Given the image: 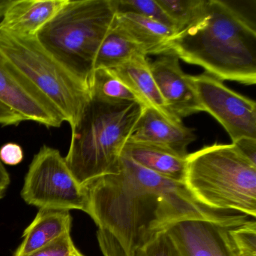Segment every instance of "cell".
<instances>
[{
  "label": "cell",
  "mask_w": 256,
  "mask_h": 256,
  "mask_svg": "<svg viewBox=\"0 0 256 256\" xmlns=\"http://www.w3.org/2000/svg\"><path fill=\"white\" fill-rule=\"evenodd\" d=\"M114 2L118 14H138L160 22L175 30L173 24L157 0H114Z\"/></svg>",
  "instance_id": "21"
},
{
  "label": "cell",
  "mask_w": 256,
  "mask_h": 256,
  "mask_svg": "<svg viewBox=\"0 0 256 256\" xmlns=\"http://www.w3.org/2000/svg\"><path fill=\"white\" fill-rule=\"evenodd\" d=\"M71 256H84L78 248H76V251L73 252Z\"/></svg>",
  "instance_id": "30"
},
{
  "label": "cell",
  "mask_w": 256,
  "mask_h": 256,
  "mask_svg": "<svg viewBox=\"0 0 256 256\" xmlns=\"http://www.w3.org/2000/svg\"><path fill=\"white\" fill-rule=\"evenodd\" d=\"M114 24L138 44L148 56L164 54L168 43L176 35V31L169 26L132 13H116Z\"/></svg>",
  "instance_id": "17"
},
{
  "label": "cell",
  "mask_w": 256,
  "mask_h": 256,
  "mask_svg": "<svg viewBox=\"0 0 256 256\" xmlns=\"http://www.w3.org/2000/svg\"><path fill=\"white\" fill-rule=\"evenodd\" d=\"M148 58L144 55L136 56L126 64L109 70L130 88L144 106L174 118L169 113L160 94Z\"/></svg>",
  "instance_id": "14"
},
{
  "label": "cell",
  "mask_w": 256,
  "mask_h": 256,
  "mask_svg": "<svg viewBox=\"0 0 256 256\" xmlns=\"http://www.w3.org/2000/svg\"><path fill=\"white\" fill-rule=\"evenodd\" d=\"M24 158V152L22 146L16 143H7L0 149V161L10 166L20 164Z\"/></svg>",
  "instance_id": "25"
},
{
  "label": "cell",
  "mask_w": 256,
  "mask_h": 256,
  "mask_svg": "<svg viewBox=\"0 0 256 256\" xmlns=\"http://www.w3.org/2000/svg\"><path fill=\"white\" fill-rule=\"evenodd\" d=\"M116 16L114 0H68L36 38L90 90L97 54Z\"/></svg>",
  "instance_id": "4"
},
{
  "label": "cell",
  "mask_w": 256,
  "mask_h": 256,
  "mask_svg": "<svg viewBox=\"0 0 256 256\" xmlns=\"http://www.w3.org/2000/svg\"><path fill=\"white\" fill-rule=\"evenodd\" d=\"M11 184V176L5 166L0 161V200H2Z\"/></svg>",
  "instance_id": "28"
},
{
  "label": "cell",
  "mask_w": 256,
  "mask_h": 256,
  "mask_svg": "<svg viewBox=\"0 0 256 256\" xmlns=\"http://www.w3.org/2000/svg\"><path fill=\"white\" fill-rule=\"evenodd\" d=\"M97 239L104 256H131L120 241L108 230L98 229Z\"/></svg>",
  "instance_id": "24"
},
{
  "label": "cell",
  "mask_w": 256,
  "mask_h": 256,
  "mask_svg": "<svg viewBox=\"0 0 256 256\" xmlns=\"http://www.w3.org/2000/svg\"><path fill=\"white\" fill-rule=\"evenodd\" d=\"M234 144L236 145L241 152L250 161L256 164V140L244 139Z\"/></svg>",
  "instance_id": "27"
},
{
  "label": "cell",
  "mask_w": 256,
  "mask_h": 256,
  "mask_svg": "<svg viewBox=\"0 0 256 256\" xmlns=\"http://www.w3.org/2000/svg\"><path fill=\"white\" fill-rule=\"evenodd\" d=\"M203 112L215 118L234 144L244 139L256 140V104L229 89L222 80L204 72L190 76Z\"/></svg>",
  "instance_id": "8"
},
{
  "label": "cell",
  "mask_w": 256,
  "mask_h": 256,
  "mask_svg": "<svg viewBox=\"0 0 256 256\" xmlns=\"http://www.w3.org/2000/svg\"><path fill=\"white\" fill-rule=\"evenodd\" d=\"M122 155L166 179L185 184L187 157L182 158L158 146L130 140L126 144Z\"/></svg>",
  "instance_id": "15"
},
{
  "label": "cell",
  "mask_w": 256,
  "mask_h": 256,
  "mask_svg": "<svg viewBox=\"0 0 256 256\" xmlns=\"http://www.w3.org/2000/svg\"><path fill=\"white\" fill-rule=\"evenodd\" d=\"M0 19H1V18H0Z\"/></svg>",
  "instance_id": "31"
},
{
  "label": "cell",
  "mask_w": 256,
  "mask_h": 256,
  "mask_svg": "<svg viewBox=\"0 0 256 256\" xmlns=\"http://www.w3.org/2000/svg\"><path fill=\"white\" fill-rule=\"evenodd\" d=\"M196 139L194 130L185 126L181 120L146 107L130 140L158 146L186 158L187 148Z\"/></svg>",
  "instance_id": "12"
},
{
  "label": "cell",
  "mask_w": 256,
  "mask_h": 256,
  "mask_svg": "<svg viewBox=\"0 0 256 256\" xmlns=\"http://www.w3.org/2000/svg\"><path fill=\"white\" fill-rule=\"evenodd\" d=\"M22 197L28 204L40 210H76L88 214L86 186L76 180L60 152L46 145L30 166Z\"/></svg>",
  "instance_id": "7"
},
{
  "label": "cell",
  "mask_w": 256,
  "mask_h": 256,
  "mask_svg": "<svg viewBox=\"0 0 256 256\" xmlns=\"http://www.w3.org/2000/svg\"><path fill=\"white\" fill-rule=\"evenodd\" d=\"M146 106L113 104L90 96L72 126L66 162L80 185L115 173L126 144Z\"/></svg>",
  "instance_id": "3"
},
{
  "label": "cell",
  "mask_w": 256,
  "mask_h": 256,
  "mask_svg": "<svg viewBox=\"0 0 256 256\" xmlns=\"http://www.w3.org/2000/svg\"><path fill=\"white\" fill-rule=\"evenodd\" d=\"M0 103L25 121L60 128L64 118L52 102L0 54Z\"/></svg>",
  "instance_id": "9"
},
{
  "label": "cell",
  "mask_w": 256,
  "mask_h": 256,
  "mask_svg": "<svg viewBox=\"0 0 256 256\" xmlns=\"http://www.w3.org/2000/svg\"><path fill=\"white\" fill-rule=\"evenodd\" d=\"M88 214L100 229L132 252L176 222L188 218L230 221L246 216L204 206L185 184L166 179L121 156L115 173L85 186Z\"/></svg>",
  "instance_id": "1"
},
{
  "label": "cell",
  "mask_w": 256,
  "mask_h": 256,
  "mask_svg": "<svg viewBox=\"0 0 256 256\" xmlns=\"http://www.w3.org/2000/svg\"><path fill=\"white\" fill-rule=\"evenodd\" d=\"M186 161L185 185L200 203L256 218V164L236 145L206 146Z\"/></svg>",
  "instance_id": "5"
},
{
  "label": "cell",
  "mask_w": 256,
  "mask_h": 256,
  "mask_svg": "<svg viewBox=\"0 0 256 256\" xmlns=\"http://www.w3.org/2000/svg\"><path fill=\"white\" fill-rule=\"evenodd\" d=\"M68 0H12L0 30L20 37L36 36Z\"/></svg>",
  "instance_id": "13"
},
{
  "label": "cell",
  "mask_w": 256,
  "mask_h": 256,
  "mask_svg": "<svg viewBox=\"0 0 256 256\" xmlns=\"http://www.w3.org/2000/svg\"><path fill=\"white\" fill-rule=\"evenodd\" d=\"M72 217L68 211L40 210L34 222L24 232V240L14 256H28L71 233Z\"/></svg>",
  "instance_id": "16"
},
{
  "label": "cell",
  "mask_w": 256,
  "mask_h": 256,
  "mask_svg": "<svg viewBox=\"0 0 256 256\" xmlns=\"http://www.w3.org/2000/svg\"><path fill=\"white\" fill-rule=\"evenodd\" d=\"M131 256H181L176 244L166 230L160 232L148 244L131 253Z\"/></svg>",
  "instance_id": "22"
},
{
  "label": "cell",
  "mask_w": 256,
  "mask_h": 256,
  "mask_svg": "<svg viewBox=\"0 0 256 256\" xmlns=\"http://www.w3.org/2000/svg\"><path fill=\"white\" fill-rule=\"evenodd\" d=\"M76 248L71 233H67L28 256H71Z\"/></svg>",
  "instance_id": "23"
},
{
  "label": "cell",
  "mask_w": 256,
  "mask_h": 256,
  "mask_svg": "<svg viewBox=\"0 0 256 256\" xmlns=\"http://www.w3.org/2000/svg\"><path fill=\"white\" fill-rule=\"evenodd\" d=\"M0 54L38 88L73 126L90 97L88 86L40 44L36 36L0 30Z\"/></svg>",
  "instance_id": "6"
},
{
  "label": "cell",
  "mask_w": 256,
  "mask_h": 256,
  "mask_svg": "<svg viewBox=\"0 0 256 256\" xmlns=\"http://www.w3.org/2000/svg\"><path fill=\"white\" fill-rule=\"evenodd\" d=\"M25 121L22 116L0 103V125L4 126H18Z\"/></svg>",
  "instance_id": "26"
},
{
  "label": "cell",
  "mask_w": 256,
  "mask_h": 256,
  "mask_svg": "<svg viewBox=\"0 0 256 256\" xmlns=\"http://www.w3.org/2000/svg\"><path fill=\"white\" fill-rule=\"evenodd\" d=\"M12 2V0H0V18H2L4 12Z\"/></svg>",
  "instance_id": "29"
},
{
  "label": "cell",
  "mask_w": 256,
  "mask_h": 256,
  "mask_svg": "<svg viewBox=\"0 0 256 256\" xmlns=\"http://www.w3.org/2000/svg\"><path fill=\"white\" fill-rule=\"evenodd\" d=\"M90 92L98 100L113 104L142 103L122 80L110 70L104 68L94 71Z\"/></svg>",
  "instance_id": "19"
},
{
  "label": "cell",
  "mask_w": 256,
  "mask_h": 256,
  "mask_svg": "<svg viewBox=\"0 0 256 256\" xmlns=\"http://www.w3.org/2000/svg\"><path fill=\"white\" fill-rule=\"evenodd\" d=\"M230 221L188 218L170 224L166 232L181 256H240L230 232Z\"/></svg>",
  "instance_id": "10"
},
{
  "label": "cell",
  "mask_w": 256,
  "mask_h": 256,
  "mask_svg": "<svg viewBox=\"0 0 256 256\" xmlns=\"http://www.w3.org/2000/svg\"><path fill=\"white\" fill-rule=\"evenodd\" d=\"M172 53L224 82L256 84V32L234 7L206 0L198 16L168 43Z\"/></svg>",
  "instance_id": "2"
},
{
  "label": "cell",
  "mask_w": 256,
  "mask_h": 256,
  "mask_svg": "<svg viewBox=\"0 0 256 256\" xmlns=\"http://www.w3.org/2000/svg\"><path fill=\"white\" fill-rule=\"evenodd\" d=\"M206 0H157L170 22L176 34L185 29L198 16Z\"/></svg>",
  "instance_id": "20"
},
{
  "label": "cell",
  "mask_w": 256,
  "mask_h": 256,
  "mask_svg": "<svg viewBox=\"0 0 256 256\" xmlns=\"http://www.w3.org/2000/svg\"><path fill=\"white\" fill-rule=\"evenodd\" d=\"M140 55L146 56L144 50L114 24L98 50L95 70H114Z\"/></svg>",
  "instance_id": "18"
},
{
  "label": "cell",
  "mask_w": 256,
  "mask_h": 256,
  "mask_svg": "<svg viewBox=\"0 0 256 256\" xmlns=\"http://www.w3.org/2000/svg\"><path fill=\"white\" fill-rule=\"evenodd\" d=\"M150 70L172 116L182 120V118L203 112L190 76L182 71L176 55L172 53L160 55L150 64Z\"/></svg>",
  "instance_id": "11"
}]
</instances>
